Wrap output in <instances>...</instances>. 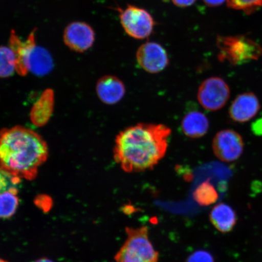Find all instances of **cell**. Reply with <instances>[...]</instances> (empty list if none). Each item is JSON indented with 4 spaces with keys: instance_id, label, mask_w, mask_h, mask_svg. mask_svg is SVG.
Listing matches in <instances>:
<instances>
[{
    "instance_id": "1",
    "label": "cell",
    "mask_w": 262,
    "mask_h": 262,
    "mask_svg": "<svg viewBox=\"0 0 262 262\" xmlns=\"http://www.w3.org/2000/svg\"><path fill=\"white\" fill-rule=\"evenodd\" d=\"M172 131L162 124L139 123L118 134L114 157L123 171L151 169L165 157Z\"/></svg>"
},
{
    "instance_id": "2",
    "label": "cell",
    "mask_w": 262,
    "mask_h": 262,
    "mask_svg": "<svg viewBox=\"0 0 262 262\" xmlns=\"http://www.w3.org/2000/svg\"><path fill=\"white\" fill-rule=\"evenodd\" d=\"M48 157L47 142L34 130L15 126L0 132V169L13 178L34 180Z\"/></svg>"
},
{
    "instance_id": "3",
    "label": "cell",
    "mask_w": 262,
    "mask_h": 262,
    "mask_svg": "<svg viewBox=\"0 0 262 262\" xmlns=\"http://www.w3.org/2000/svg\"><path fill=\"white\" fill-rule=\"evenodd\" d=\"M127 239L115 256L117 262H158L159 253L149 241L148 228H126Z\"/></svg>"
},
{
    "instance_id": "4",
    "label": "cell",
    "mask_w": 262,
    "mask_h": 262,
    "mask_svg": "<svg viewBox=\"0 0 262 262\" xmlns=\"http://www.w3.org/2000/svg\"><path fill=\"white\" fill-rule=\"evenodd\" d=\"M217 45L219 59L234 65L257 60L262 55L261 46L244 36L219 37Z\"/></svg>"
},
{
    "instance_id": "5",
    "label": "cell",
    "mask_w": 262,
    "mask_h": 262,
    "mask_svg": "<svg viewBox=\"0 0 262 262\" xmlns=\"http://www.w3.org/2000/svg\"><path fill=\"white\" fill-rule=\"evenodd\" d=\"M121 24L130 37L145 39L152 34L155 22L146 10L133 5L125 9H119Z\"/></svg>"
},
{
    "instance_id": "6",
    "label": "cell",
    "mask_w": 262,
    "mask_h": 262,
    "mask_svg": "<svg viewBox=\"0 0 262 262\" xmlns=\"http://www.w3.org/2000/svg\"><path fill=\"white\" fill-rule=\"evenodd\" d=\"M230 96V90L226 82L219 77L205 80L199 88L198 99L206 110L215 111L225 105Z\"/></svg>"
},
{
    "instance_id": "7",
    "label": "cell",
    "mask_w": 262,
    "mask_h": 262,
    "mask_svg": "<svg viewBox=\"0 0 262 262\" xmlns=\"http://www.w3.org/2000/svg\"><path fill=\"white\" fill-rule=\"evenodd\" d=\"M242 137L234 130L227 129L216 134L212 148L216 157L222 161L231 162L237 160L244 150Z\"/></svg>"
},
{
    "instance_id": "8",
    "label": "cell",
    "mask_w": 262,
    "mask_h": 262,
    "mask_svg": "<svg viewBox=\"0 0 262 262\" xmlns=\"http://www.w3.org/2000/svg\"><path fill=\"white\" fill-rule=\"evenodd\" d=\"M136 58L140 67L150 74L160 73L169 64L168 55L165 48L156 42H146L140 46Z\"/></svg>"
},
{
    "instance_id": "9",
    "label": "cell",
    "mask_w": 262,
    "mask_h": 262,
    "mask_svg": "<svg viewBox=\"0 0 262 262\" xmlns=\"http://www.w3.org/2000/svg\"><path fill=\"white\" fill-rule=\"evenodd\" d=\"M63 40L66 45L72 50L83 52L93 47L95 32L91 26L86 23L75 21L66 28Z\"/></svg>"
},
{
    "instance_id": "10",
    "label": "cell",
    "mask_w": 262,
    "mask_h": 262,
    "mask_svg": "<svg viewBox=\"0 0 262 262\" xmlns=\"http://www.w3.org/2000/svg\"><path fill=\"white\" fill-rule=\"evenodd\" d=\"M35 29L28 36L26 40H22L16 35L14 31H12L9 38V48L12 49L15 55L16 60V72L19 75L25 76L29 72L28 70V61L36 43Z\"/></svg>"
},
{
    "instance_id": "11",
    "label": "cell",
    "mask_w": 262,
    "mask_h": 262,
    "mask_svg": "<svg viewBox=\"0 0 262 262\" xmlns=\"http://www.w3.org/2000/svg\"><path fill=\"white\" fill-rule=\"evenodd\" d=\"M96 90L100 100L110 105L119 103L126 93L123 82L114 75L100 78L97 81Z\"/></svg>"
},
{
    "instance_id": "12",
    "label": "cell",
    "mask_w": 262,
    "mask_h": 262,
    "mask_svg": "<svg viewBox=\"0 0 262 262\" xmlns=\"http://www.w3.org/2000/svg\"><path fill=\"white\" fill-rule=\"evenodd\" d=\"M259 109V101L254 94H242L232 103L229 116L235 122H245L254 117Z\"/></svg>"
},
{
    "instance_id": "13",
    "label": "cell",
    "mask_w": 262,
    "mask_h": 262,
    "mask_svg": "<svg viewBox=\"0 0 262 262\" xmlns=\"http://www.w3.org/2000/svg\"><path fill=\"white\" fill-rule=\"evenodd\" d=\"M54 107V91L51 89L46 90L32 108L30 113L32 123L38 127L45 125L53 113Z\"/></svg>"
},
{
    "instance_id": "14",
    "label": "cell",
    "mask_w": 262,
    "mask_h": 262,
    "mask_svg": "<svg viewBox=\"0 0 262 262\" xmlns=\"http://www.w3.org/2000/svg\"><path fill=\"white\" fill-rule=\"evenodd\" d=\"M182 129L186 136L198 139L207 133L209 120L204 114L199 111H191L185 115L182 121Z\"/></svg>"
},
{
    "instance_id": "15",
    "label": "cell",
    "mask_w": 262,
    "mask_h": 262,
    "mask_svg": "<svg viewBox=\"0 0 262 262\" xmlns=\"http://www.w3.org/2000/svg\"><path fill=\"white\" fill-rule=\"evenodd\" d=\"M209 219L213 226L222 233L231 231L237 221L234 209L225 204L215 206L210 212Z\"/></svg>"
},
{
    "instance_id": "16",
    "label": "cell",
    "mask_w": 262,
    "mask_h": 262,
    "mask_svg": "<svg viewBox=\"0 0 262 262\" xmlns=\"http://www.w3.org/2000/svg\"><path fill=\"white\" fill-rule=\"evenodd\" d=\"M53 68L54 61L49 52L36 45L28 58V72L38 76H43L51 73Z\"/></svg>"
},
{
    "instance_id": "17",
    "label": "cell",
    "mask_w": 262,
    "mask_h": 262,
    "mask_svg": "<svg viewBox=\"0 0 262 262\" xmlns=\"http://www.w3.org/2000/svg\"><path fill=\"white\" fill-rule=\"evenodd\" d=\"M19 200L16 186L0 193V219H9L15 214L19 204Z\"/></svg>"
},
{
    "instance_id": "18",
    "label": "cell",
    "mask_w": 262,
    "mask_h": 262,
    "mask_svg": "<svg viewBox=\"0 0 262 262\" xmlns=\"http://www.w3.org/2000/svg\"><path fill=\"white\" fill-rule=\"evenodd\" d=\"M193 196L194 201L203 206L214 204L219 199L217 191L209 180L202 182L196 188Z\"/></svg>"
},
{
    "instance_id": "19",
    "label": "cell",
    "mask_w": 262,
    "mask_h": 262,
    "mask_svg": "<svg viewBox=\"0 0 262 262\" xmlns=\"http://www.w3.org/2000/svg\"><path fill=\"white\" fill-rule=\"evenodd\" d=\"M16 71L14 52L9 47H0V78L11 77Z\"/></svg>"
},
{
    "instance_id": "20",
    "label": "cell",
    "mask_w": 262,
    "mask_h": 262,
    "mask_svg": "<svg viewBox=\"0 0 262 262\" xmlns=\"http://www.w3.org/2000/svg\"><path fill=\"white\" fill-rule=\"evenodd\" d=\"M229 8L250 13L262 6V0H227Z\"/></svg>"
},
{
    "instance_id": "21",
    "label": "cell",
    "mask_w": 262,
    "mask_h": 262,
    "mask_svg": "<svg viewBox=\"0 0 262 262\" xmlns=\"http://www.w3.org/2000/svg\"><path fill=\"white\" fill-rule=\"evenodd\" d=\"M19 182L20 179L13 178L0 169V193L6 191L13 186H16L19 184Z\"/></svg>"
},
{
    "instance_id": "22",
    "label": "cell",
    "mask_w": 262,
    "mask_h": 262,
    "mask_svg": "<svg viewBox=\"0 0 262 262\" xmlns=\"http://www.w3.org/2000/svg\"><path fill=\"white\" fill-rule=\"evenodd\" d=\"M186 262H214V260L208 252L200 250L190 255Z\"/></svg>"
},
{
    "instance_id": "23",
    "label": "cell",
    "mask_w": 262,
    "mask_h": 262,
    "mask_svg": "<svg viewBox=\"0 0 262 262\" xmlns=\"http://www.w3.org/2000/svg\"><path fill=\"white\" fill-rule=\"evenodd\" d=\"M35 204L45 212H47L52 208V199L47 195H39L35 199Z\"/></svg>"
},
{
    "instance_id": "24",
    "label": "cell",
    "mask_w": 262,
    "mask_h": 262,
    "mask_svg": "<svg viewBox=\"0 0 262 262\" xmlns=\"http://www.w3.org/2000/svg\"><path fill=\"white\" fill-rule=\"evenodd\" d=\"M196 0H172L173 5L180 8H186L194 4Z\"/></svg>"
},
{
    "instance_id": "25",
    "label": "cell",
    "mask_w": 262,
    "mask_h": 262,
    "mask_svg": "<svg viewBox=\"0 0 262 262\" xmlns=\"http://www.w3.org/2000/svg\"><path fill=\"white\" fill-rule=\"evenodd\" d=\"M205 4L211 7H215V6H220L227 0H203Z\"/></svg>"
},
{
    "instance_id": "26",
    "label": "cell",
    "mask_w": 262,
    "mask_h": 262,
    "mask_svg": "<svg viewBox=\"0 0 262 262\" xmlns=\"http://www.w3.org/2000/svg\"><path fill=\"white\" fill-rule=\"evenodd\" d=\"M253 129L254 132L257 135H261L262 134V119L258 120L256 122L253 124Z\"/></svg>"
},
{
    "instance_id": "27",
    "label": "cell",
    "mask_w": 262,
    "mask_h": 262,
    "mask_svg": "<svg viewBox=\"0 0 262 262\" xmlns=\"http://www.w3.org/2000/svg\"><path fill=\"white\" fill-rule=\"evenodd\" d=\"M34 262H54L47 258H41L40 259L35 260Z\"/></svg>"
},
{
    "instance_id": "28",
    "label": "cell",
    "mask_w": 262,
    "mask_h": 262,
    "mask_svg": "<svg viewBox=\"0 0 262 262\" xmlns=\"http://www.w3.org/2000/svg\"><path fill=\"white\" fill-rule=\"evenodd\" d=\"M0 262H8V261H6L1 259V258H0Z\"/></svg>"
}]
</instances>
